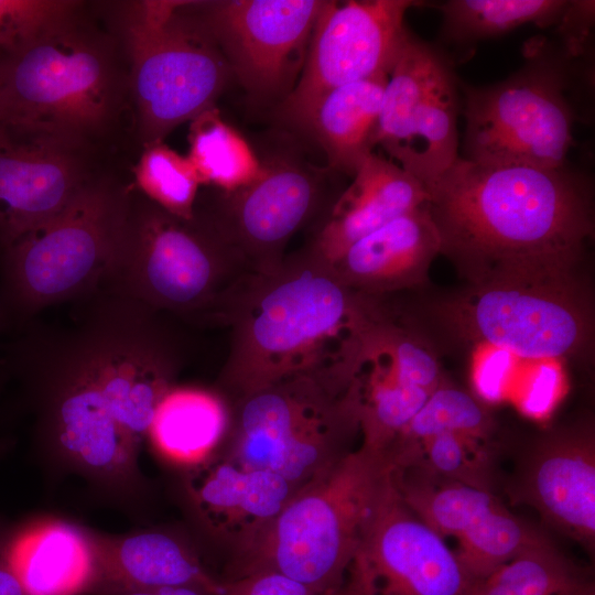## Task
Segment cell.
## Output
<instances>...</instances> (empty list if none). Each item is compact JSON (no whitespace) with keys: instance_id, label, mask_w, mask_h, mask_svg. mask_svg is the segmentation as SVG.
Segmentation results:
<instances>
[{"instance_id":"obj_38","label":"cell","mask_w":595,"mask_h":595,"mask_svg":"<svg viewBox=\"0 0 595 595\" xmlns=\"http://www.w3.org/2000/svg\"><path fill=\"white\" fill-rule=\"evenodd\" d=\"M594 18V1H569L559 21L567 56L582 54Z\"/></svg>"},{"instance_id":"obj_42","label":"cell","mask_w":595,"mask_h":595,"mask_svg":"<svg viewBox=\"0 0 595 595\" xmlns=\"http://www.w3.org/2000/svg\"><path fill=\"white\" fill-rule=\"evenodd\" d=\"M594 595V594H593Z\"/></svg>"},{"instance_id":"obj_11","label":"cell","mask_w":595,"mask_h":595,"mask_svg":"<svg viewBox=\"0 0 595 595\" xmlns=\"http://www.w3.org/2000/svg\"><path fill=\"white\" fill-rule=\"evenodd\" d=\"M454 306L455 321L472 338L523 359L576 355L593 334L591 299L576 274L473 285Z\"/></svg>"},{"instance_id":"obj_3","label":"cell","mask_w":595,"mask_h":595,"mask_svg":"<svg viewBox=\"0 0 595 595\" xmlns=\"http://www.w3.org/2000/svg\"><path fill=\"white\" fill-rule=\"evenodd\" d=\"M377 303L303 247L270 273H247L231 290L219 324L229 349L216 392L226 403L282 379L328 369L357 371Z\"/></svg>"},{"instance_id":"obj_39","label":"cell","mask_w":595,"mask_h":595,"mask_svg":"<svg viewBox=\"0 0 595 595\" xmlns=\"http://www.w3.org/2000/svg\"><path fill=\"white\" fill-rule=\"evenodd\" d=\"M6 532L7 529L0 527V595H26L8 560Z\"/></svg>"},{"instance_id":"obj_30","label":"cell","mask_w":595,"mask_h":595,"mask_svg":"<svg viewBox=\"0 0 595 595\" xmlns=\"http://www.w3.org/2000/svg\"><path fill=\"white\" fill-rule=\"evenodd\" d=\"M584 573L548 541L477 582L473 595H593Z\"/></svg>"},{"instance_id":"obj_29","label":"cell","mask_w":595,"mask_h":595,"mask_svg":"<svg viewBox=\"0 0 595 595\" xmlns=\"http://www.w3.org/2000/svg\"><path fill=\"white\" fill-rule=\"evenodd\" d=\"M493 431V419L476 397L442 382L385 453L390 465L397 467L437 434L458 433L488 442Z\"/></svg>"},{"instance_id":"obj_13","label":"cell","mask_w":595,"mask_h":595,"mask_svg":"<svg viewBox=\"0 0 595 595\" xmlns=\"http://www.w3.org/2000/svg\"><path fill=\"white\" fill-rule=\"evenodd\" d=\"M476 584L444 538L404 504L390 475L337 595H473Z\"/></svg>"},{"instance_id":"obj_25","label":"cell","mask_w":595,"mask_h":595,"mask_svg":"<svg viewBox=\"0 0 595 595\" xmlns=\"http://www.w3.org/2000/svg\"><path fill=\"white\" fill-rule=\"evenodd\" d=\"M228 422V405L216 391L175 386L159 405L148 439L164 459L186 469L218 450Z\"/></svg>"},{"instance_id":"obj_41","label":"cell","mask_w":595,"mask_h":595,"mask_svg":"<svg viewBox=\"0 0 595 595\" xmlns=\"http://www.w3.org/2000/svg\"><path fill=\"white\" fill-rule=\"evenodd\" d=\"M4 324L3 313L0 306V326Z\"/></svg>"},{"instance_id":"obj_4","label":"cell","mask_w":595,"mask_h":595,"mask_svg":"<svg viewBox=\"0 0 595 595\" xmlns=\"http://www.w3.org/2000/svg\"><path fill=\"white\" fill-rule=\"evenodd\" d=\"M86 7L0 58V125L93 155L131 104L120 41Z\"/></svg>"},{"instance_id":"obj_36","label":"cell","mask_w":595,"mask_h":595,"mask_svg":"<svg viewBox=\"0 0 595 595\" xmlns=\"http://www.w3.org/2000/svg\"><path fill=\"white\" fill-rule=\"evenodd\" d=\"M221 595H317L310 587L277 572H257L223 582Z\"/></svg>"},{"instance_id":"obj_18","label":"cell","mask_w":595,"mask_h":595,"mask_svg":"<svg viewBox=\"0 0 595 595\" xmlns=\"http://www.w3.org/2000/svg\"><path fill=\"white\" fill-rule=\"evenodd\" d=\"M545 522L587 550L595 541V441L589 428L542 439L510 489Z\"/></svg>"},{"instance_id":"obj_32","label":"cell","mask_w":595,"mask_h":595,"mask_svg":"<svg viewBox=\"0 0 595 595\" xmlns=\"http://www.w3.org/2000/svg\"><path fill=\"white\" fill-rule=\"evenodd\" d=\"M134 190L165 212L192 219L201 184L187 155L163 141L143 147L133 167Z\"/></svg>"},{"instance_id":"obj_24","label":"cell","mask_w":595,"mask_h":595,"mask_svg":"<svg viewBox=\"0 0 595 595\" xmlns=\"http://www.w3.org/2000/svg\"><path fill=\"white\" fill-rule=\"evenodd\" d=\"M388 77L378 74L332 89L298 126L321 145L332 170L353 176L372 152Z\"/></svg>"},{"instance_id":"obj_23","label":"cell","mask_w":595,"mask_h":595,"mask_svg":"<svg viewBox=\"0 0 595 595\" xmlns=\"http://www.w3.org/2000/svg\"><path fill=\"white\" fill-rule=\"evenodd\" d=\"M8 560L26 595H95L91 529L39 517L7 529Z\"/></svg>"},{"instance_id":"obj_7","label":"cell","mask_w":595,"mask_h":595,"mask_svg":"<svg viewBox=\"0 0 595 595\" xmlns=\"http://www.w3.org/2000/svg\"><path fill=\"white\" fill-rule=\"evenodd\" d=\"M251 272L212 219L176 217L134 188L105 288L194 323H216L232 288Z\"/></svg>"},{"instance_id":"obj_6","label":"cell","mask_w":595,"mask_h":595,"mask_svg":"<svg viewBox=\"0 0 595 595\" xmlns=\"http://www.w3.org/2000/svg\"><path fill=\"white\" fill-rule=\"evenodd\" d=\"M227 405L228 428L215 453L273 472L296 490L361 442V386L350 369L285 378Z\"/></svg>"},{"instance_id":"obj_35","label":"cell","mask_w":595,"mask_h":595,"mask_svg":"<svg viewBox=\"0 0 595 595\" xmlns=\"http://www.w3.org/2000/svg\"><path fill=\"white\" fill-rule=\"evenodd\" d=\"M528 381L519 407L532 418H543L558 402L563 388V376L556 361H541Z\"/></svg>"},{"instance_id":"obj_31","label":"cell","mask_w":595,"mask_h":595,"mask_svg":"<svg viewBox=\"0 0 595 595\" xmlns=\"http://www.w3.org/2000/svg\"><path fill=\"white\" fill-rule=\"evenodd\" d=\"M456 540L458 550L455 553L476 582L523 552L549 541L502 504Z\"/></svg>"},{"instance_id":"obj_22","label":"cell","mask_w":595,"mask_h":595,"mask_svg":"<svg viewBox=\"0 0 595 595\" xmlns=\"http://www.w3.org/2000/svg\"><path fill=\"white\" fill-rule=\"evenodd\" d=\"M439 253L440 235L425 203L355 241L331 266L353 291L388 298L420 285Z\"/></svg>"},{"instance_id":"obj_12","label":"cell","mask_w":595,"mask_h":595,"mask_svg":"<svg viewBox=\"0 0 595 595\" xmlns=\"http://www.w3.org/2000/svg\"><path fill=\"white\" fill-rule=\"evenodd\" d=\"M458 110L451 58L409 32L385 87L375 145L426 187L459 156Z\"/></svg>"},{"instance_id":"obj_17","label":"cell","mask_w":595,"mask_h":595,"mask_svg":"<svg viewBox=\"0 0 595 595\" xmlns=\"http://www.w3.org/2000/svg\"><path fill=\"white\" fill-rule=\"evenodd\" d=\"M91 156L0 125V250L68 204L96 174Z\"/></svg>"},{"instance_id":"obj_1","label":"cell","mask_w":595,"mask_h":595,"mask_svg":"<svg viewBox=\"0 0 595 595\" xmlns=\"http://www.w3.org/2000/svg\"><path fill=\"white\" fill-rule=\"evenodd\" d=\"M425 188L441 253L473 285L574 275L594 232L591 182L569 166L458 156Z\"/></svg>"},{"instance_id":"obj_2","label":"cell","mask_w":595,"mask_h":595,"mask_svg":"<svg viewBox=\"0 0 595 595\" xmlns=\"http://www.w3.org/2000/svg\"><path fill=\"white\" fill-rule=\"evenodd\" d=\"M66 328L24 324L8 344L0 374L17 378L34 414L40 445L64 469L107 496L134 505L147 490L141 445L123 429L107 375L115 338L116 303L98 291Z\"/></svg>"},{"instance_id":"obj_20","label":"cell","mask_w":595,"mask_h":595,"mask_svg":"<svg viewBox=\"0 0 595 595\" xmlns=\"http://www.w3.org/2000/svg\"><path fill=\"white\" fill-rule=\"evenodd\" d=\"M351 177V183L317 220L305 246L329 264L355 241L421 207L429 198L418 178L372 152Z\"/></svg>"},{"instance_id":"obj_14","label":"cell","mask_w":595,"mask_h":595,"mask_svg":"<svg viewBox=\"0 0 595 595\" xmlns=\"http://www.w3.org/2000/svg\"><path fill=\"white\" fill-rule=\"evenodd\" d=\"M415 0L326 1L314 24L303 68L280 105L295 128L339 86L389 74L409 34L404 17Z\"/></svg>"},{"instance_id":"obj_27","label":"cell","mask_w":595,"mask_h":595,"mask_svg":"<svg viewBox=\"0 0 595 595\" xmlns=\"http://www.w3.org/2000/svg\"><path fill=\"white\" fill-rule=\"evenodd\" d=\"M567 4L563 0H450L440 6L442 40L467 47L527 23L548 28L559 23Z\"/></svg>"},{"instance_id":"obj_28","label":"cell","mask_w":595,"mask_h":595,"mask_svg":"<svg viewBox=\"0 0 595 595\" xmlns=\"http://www.w3.org/2000/svg\"><path fill=\"white\" fill-rule=\"evenodd\" d=\"M188 154L201 184L232 192L251 183L261 162L245 138L209 108L190 121Z\"/></svg>"},{"instance_id":"obj_16","label":"cell","mask_w":595,"mask_h":595,"mask_svg":"<svg viewBox=\"0 0 595 595\" xmlns=\"http://www.w3.org/2000/svg\"><path fill=\"white\" fill-rule=\"evenodd\" d=\"M331 204L324 173L293 158H275L261 162L251 183L220 192L212 207L199 209L251 272L270 273L282 264L290 239Z\"/></svg>"},{"instance_id":"obj_40","label":"cell","mask_w":595,"mask_h":595,"mask_svg":"<svg viewBox=\"0 0 595 595\" xmlns=\"http://www.w3.org/2000/svg\"><path fill=\"white\" fill-rule=\"evenodd\" d=\"M102 595H214L197 587H169L159 589L123 591Z\"/></svg>"},{"instance_id":"obj_34","label":"cell","mask_w":595,"mask_h":595,"mask_svg":"<svg viewBox=\"0 0 595 595\" xmlns=\"http://www.w3.org/2000/svg\"><path fill=\"white\" fill-rule=\"evenodd\" d=\"M74 0H0V58L77 14Z\"/></svg>"},{"instance_id":"obj_33","label":"cell","mask_w":595,"mask_h":595,"mask_svg":"<svg viewBox=\"0 0 595 595\" xmlns=\"http://www.w3.org/2000/svg\"><path fill=\"white\" fill-rule=\"evenodd\" d=\"M414 462H421L442 477L491 490V455L487 441L458 433H441L423 442L407 462L397 467Z\"/></svg>"},{"instance_id":"obj_9","label":"cell","mask_w":595,"mask_h":595,"mask_svg":"<svg viewBox=\"0 0 595 595\" xmlns=\"http://www.w3.org/2000/svg\"><path fill=\"white\" fill-rule=\"evenodd\" d=\"M133 188L96 173L68 204L0 250L4 323L79 301L105 282L122 239Z\"/></svg>"},{"instance_id":"obj_15","label":"cell","mask_w":595,"mask_h":595,"mask_svg":"<svg viewBox=\"0 0 595 595\" xmlns=\"http://www.w3.org/2000/svg\"><path fill=\"white\" fill-rule=\"evenodd\" d=\"M323 0L196 1L232 76L255 98L292 91ZM299 76V75H298Z\"/></svg>"},{"instance_id":"obj_19","label":"cell","mask_w":595,"mask_h":595,"mask_svg":"<svg viewBox=\"0 0 595 595\" xmlns=\"http://www.w3.org/2000/svg\"><path fill=\"white\" fill-rule=\"evenodd\" d=\"M183 488L202 528L230 549L271 521L298 491L273 472L218 453L184 469Z\"/></svg>"},{"instance_id":"obj_21","label":"cell","mask_w":595,"mask_h":595,"mask_svg":"<svg viewBox=\"0 0 595 595\" xmlns=\"http://www.w3.org/2000/svg\"><path fill=\"white\" fill-rule=\"evenodd\" d=\"M96 558L95 595L123 591L197 587L221 595L197 551L180 537L158 529L112 536L91 530Z\"/></svg>"},{"instance_id":"obj_37","label":"cell","mask_w":595,"mask_h":595,"mask_svg":"<svg viewBox=\"0 0 595 595\" xmlns=\"http://www.w3.org/2000/svg\"><path fill=\"white\" fill-rule=\"evenodd\" d=\"M477 366L474 383L478 394L486 401H498L502 398L508 372L512 366V355L493 348Z\"/></svg>"},{"instance_id":"obj_8","label":"cell","mask_w":595,"mask_h":595,"mask_svg":"<svg viewBox=\"0 0 595 595\" xmlns=\"http://www.w3.org/2000/svg\"><path fill=\"white\" fill-rule=\"evenodd\" d=\"M196 1L119 2L109 22L122 46L137 137L148 145L215 107L232 76Z\"/></svg>"},{"instance_id":"obj_5","label":"cell","mask_w":595,"mask_h":595,"mask_svg":"<svg viewBox=\"0 0 595 595\" xmlns=\"http://www.w3.org/2000/svg\"><path fill=\"white\" fill-rule=\"evenodd\" d=\"M391 469L385 452L360 442L298 490L271 521L231 548L221 582L277 572L317 595H337Z\"/></svg>"},{"instance_id":"obj_26","label":"cell","mask_w":595,"mask_h":595,"mask_svg":"<svg viewBox=\"0 0 595 595\" xmlns=\"http://www.w3.org/2000/svg\"><path fill=\"white\" fill-rule=\"evenodd\" d=\"M404 504L441 537L457 539L501 505L491 490L442 477L421 462L392 468Z\"/></svg>"},{"instance_id":"obj_10","label":"cell","mask_w":595,"mask_h":595,"mask_svg":"<svg viewBox=\"0 0 595 595\" xmlns=\"http://www.w3.org/2000/svg\"><path fill=\"white\" fill-rule=\"evenodd\" d=\"M527 52V63L507 79L463 85V159L490 165L567 166L575 113L567 96L566 64L543 47Z\"/></svg>"}]
</instances>
